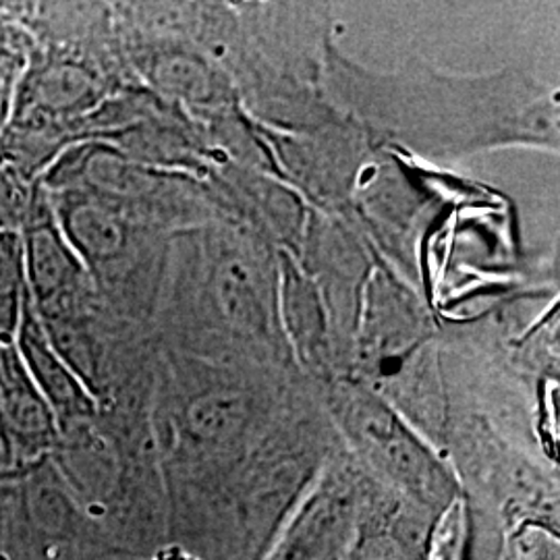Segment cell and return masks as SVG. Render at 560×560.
<instances>
[{"mask_svg":"<svg viewBox=\"0 0 560 560\" xmlns=\"http://www.w3.org/2000/svg\"><path fill=\"white\" fill-rule=\"evenodd\" d=\"M324 96L376 148L423 161H455L509 145L559 150L557 90L515 69L455 75L411 60L376 73L326 46Z\"/></svg>","mask_w":560,"mask_h":560,"instance_id":"6da1fadb","label":"cell"},{"mask_svg":"<svg viewBox=\"0 0 560 560\" xmlns=\"http://www.w3.org/2000/svg\"><path fill=\"white\" fill-rule=\"evenodd\" d=\"M46 191L102 303L120 320L152 328L173 235L117 201L80 189Z\"/></svg>","mask_w":560,"mask_h":560,"instance_id":"7a4b0ae2","label":"cell"},{"mask_svg":"<svg viewBox=\"0 0 560 560\" xmlns=\"http://www.w3.org/2000/svg\"><path fill=\"white\" fill-rule=\"evenodd\" d=\"M339 420L361 453L420 501L448 497L451 481L432 451L378 393L339 384Z\"/></svg>","mask_w":560,"mask_h":560,"instance_id":"3957f363","label":"cell"},{"mask_svg":"<svg viewBox=\"0 0 560 560\" xmlns=\"http://www.w3.org/2000/svg\"><path fill=\"white\" fill-rule=\"evenodd\" d=\"M25 287L36 312L75 300L94 289L78 254L60 229L48 191L38 183L20 231Z\"/></svg>","mask_w":560,"mask_h":560,"instance_id":"277c9868","label":"cell"},{"mask_svg":"<svg viewBox=\"0 0 560 560\" xmlns=\"http://www.w3.org/2000/svg\"><path fill=\"white\" fill-rule=\"evenodd\" d=\"M57 420L44 400L13 345L0 351V463L23 471L52 457L59 446Z\"/></svg>","mask_w":560,"mask_h":560,"instance_id":"5b68a950","label":"cell"},{"mask_svg":"<svg viewBox=\"0 0 560 560\" xmlns=\"http://www.w3.org/2000/svg\"><path fill=\"white\" fill-rule=\"evenodd\" d=\"M13 349L27 376L48 402L59 425L60 436L92 425V421L101 413V405L52 349L32 307L30 295L23 303Z\"/></svg>","mask_w":560,"mask_h":560,"instance_id":"8992f818","label":"cell"},{"mask_svg":"<svg viewBox=\"0 0 560 560\" xmlns=\"http://www.w3.org/2000/svg\"><path fill=\"white\" fill-rule=\"evenodd\" d=\"M353 525V494L337 478L318 481L268 560H337Z\"/></svg>","mask_w":560,"mask_h":560,"instance_id":"52a82bcc","label":"cell"},{"mask_svg":"<svg viewBox=\"0 0 560 560\" xmlns=\"http://www.w3.org/2000/svg\"><path fill=\"white\" fill-rule=\"evenodd\" d=\"M168 432L183 448L206 453L231 444L249 420V399L229 384H208L183 395L168 413Z\"/></svg>","mask_w":560,"mask_h":560,"instance_id":"ba28073f","label":"cell"},{"mask_svg":"<svg viewBox=\"0 0 560 560\" xmlns=\"http://www.w3.org/2000/svg\"><path fill=\"white\" fill-rule=\"evenodd\" d=\"M27 298L20 233L0 231V345H13Z\"/></svg>","mask_w":560,"mask_h":560,"instance_id":"9c48e42d","label":"cell"},{"mask_svg":"<svg viewBox=\"0 0 560 560\" xmlns=\"http://www.w3.org/2000/svg\"><path fill=\"white\" fill-rule=\"evenodd\" d=\"M36 42L0 4V83L11 92L34 57Z\"/></svg>","mask_w":560,"mask_h":560,"instance_id":"30bf717a","label":"cell"},{"mask_svg":"<svg viewBox=\"0 0 560 560\" xmlns=\"http://www.w3.org/2000/svg\"><path fill=\"white\" fill-rule=\"evenodd\" d=\"M40 180L23 179L0 161V231L20 233Z\"/></svg>","mask_w":560,"mask_h":560,"instance_id":"8fae6325","label":"cell"},{"mask_svg":"<svg viewBox=\"0 0 560 560\" xmlns=\"http://www.w3.org/2000/svg\"><path fill=\"white\" fill-rule=\"evenodd\" d=\"M463 544V504L453 502L441 517L432 540L430 560H459Z\"/></svg>","mask_w":560,"mask_h":560,"instance_id":"7c38bea8","label":"cell"},{"mask_svg":"<svg viewBox=\"0 0 560 560\" xmlns=\"http://www.w3.org/2000/svg\"><path fill=\"white\" fill-rule=\"evenodd\" d=\"M152 560H200L194 555H189L187 550L171 546V548H162L161 552H156V557Z\"/></svg>","mask_w":560,"mask_h":560,"instance_id":"4fadbf2b","label":"cell"},{"mask_svg":"<svg viewBox=\"0 0 560 560\" xmlns=\"http://www.w3.org/2000/svg\"><path fill=\"white\" fill-rule=\"evenodd\" d=\"M9 102H11V90L4 83H0V117H7Z\"/></svg>","mask_w":560,"mask_h":560,"instance_id":"5bb4252c","label":"cell"},{"mask_svg":"<svg viewBox=\"0 0 560 560\" xmlns=\"http://www.w3.org/2000/svg\"><path fill=\"white\" fill-rule=\"evenodd\" d=\"M2 122H4V117H0V127H2Z\"/></svg>","mask_w":560,"mask_h":560,"instance_id":"9a60e30c","label":"cell"},{"mask_svg":"<svg viewBox=\"0 0 560 560\" xmlns=\"http://www.w3.org/2000/svg\"><path fill=\"white\" fill-rule=\"evenodd\" d=\"M104 560H133V559H104Z\"/></svg>","mask_w":560,"mask_h":560,"instance_id":"2e32d148","label":"cell"},{"mask_svg":"<svg viewBox=\"0 0 560 560\" xmlns=\"http://www.w3.org/2000/svg\"><path fill=\"white\" fill-rule=\"evenodd\" d=\"M2 347H4V345H0V351H2ZM7 347H9V345H7Z\"/></svg>","mask_w":560,"mask_h":560,"instance_id":"e0dca14e","label":"cell"},{"mask_svg":"<svg viewBox=\"0 0 560 560\" xmlns=\"http://www.w3.org/2000/svg\"><path fill=\"white\" fill-rule=\"evenodd\" d=\"M0 465H2V463H0Z\"/></svg>","mask_w":560,"mask_h":560,"instance_id":"ac0fdd59","label":"cell"}]
</instances>
